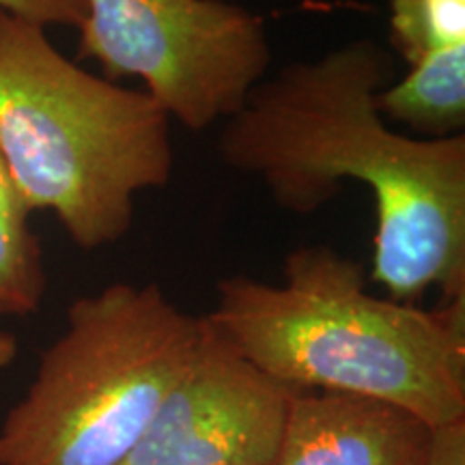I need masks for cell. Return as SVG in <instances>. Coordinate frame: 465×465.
Instances as JSON below:
<instances>
[{"mask_svg": "<svg viewBox=\"0 0 465 465\" xmlns=\"http://www.w3.org/2000/svg\"><path fill=\"white\" fill-rule=\"evenodd\" d=\"M209 323L291 391L399 407L431 429L465 422V298L438 308L380 298L328 246L287 254L282 282H218Z\"/></svg>", "mask_w": 465, "mask_h": 465, "instance_id": "cell-2", "label": "cell"}, {"mask_svg": "<svg viewBox=\"0 0 465 465\" xmlns=\"http://www.w3.org/2000/svg\"><path fill=\"white\" fill-rule=\"evenodd\" d=\"M203 317L158 284L72 302L25 397L0 424V465H121L194 358Z\"/></svg>", "mask_w": 465, "mask_h": 465, "instance_id": "cell-4", "label": "cell"}, {"mask_svg": "<svg viewBox=\"0 0 465 465\" xmlns=\"http://www.w3.org/2000/svg\"><path fill=\"white\" fill-rule=\"evenodd\" d=\"M391 42L410 65L465 44V0H391Z\"/></svg>", "mask_w": 465, "mask_h": 465, "instance_id": "cell-10", "label": "cell"}, {"mask_svg": "<svg viewBox=\"0 0 465 465\" xmlns=\"http://www.w3.org/2000/svg\"><path fill=\"white\" fill-rule=\"evenodd\" d=\"M391 75L371 39L289 63L224 121L218 151L293 213L317 212L347 179L364 183L375 199L373 281L411 304L433 287L465 298V134L391 130L377 104Z\"/></svg>", "mask_w": 465, "mask_h": 465, "instance_id": "cell-1", "label": "cell"}, {"mask_svg": "<svg viewBox=\"0 0 465 465\" xmlns=\"http://www.w3.org/2000/svg\"><path fill=\"white\" fill-rule=\"evenodd\" d=\"M0 155L31 212H54L80 248H100L132 229L141 192L171 182V119L0 9Z\"/></svg>", "mask_w": 465, "mask_h": 465, "instance_id": "cell-3", "label": "cell"}, {"mask_svg": "<svg viewBox=\"0 0 465 465\" xmlns=\"http://www.w3.org/2000/svg\"><path fill=\"white\" fill-rule=\"evenodd\" d=\"M28 216L31 209L0 155V315H31L45 295L42 246Z\"/></svg>", "mask_w": 465, "mask_h": 465, "instance_id": "cell-9", "label": "cell"}, {"mask_svg": "<svg viewBox=\"0 0 465 465\" xmlns=\"http://www.w3.org/2000/svg\"><path fill=\"white\" fill-rule=\"evenodd\" d=\"M433 433L380 401L295 391L274 465H427Z\"/></svg>", "mask_w": 465, "mask_h": 465, "instance_id": "cell-7", "label": "cell"}, {"mask_svg": "<svg viewBox=\"0 0 465 465\" xmlns=\"http://www.w3.org/2000/svg\"><path fill=\"white\" fill-rule=\"evenodd\" d=\"M0 9L25 17L39 26H83L86 17V0H0Z\"/></svg>", "mask_w": 465, "mask_h": 465, "instance_id": "cell-11", "label": "cell"}, {"mask_svg": "<svg viewBox=\"0 0 465 465\" xmlns=\"http://www.w3.org/2000/svg\"><path fill=\"white\" fill-rule=\"evenodd\" d=\"M17 356V341L14 334L0 330V369L9 366Z\"/></svg>", "mask_w": 465, "mask_h": 465, "instance_id": "cell-13", "label": "cell"}, {"mask_svg": "<svg viewBox=\"0 0 465 465\" xmlns=\"http://www.w3.org/2000/svg\"><path fill=\"white\" fill-rule=\"evenodd\" d=\"M293 392L203 317L194 358L121 465H274Z\"/></svg>", "mask_w": 465, "mask_h": 465, "instance_id": "cell-6", "label": "cell"}, {"mask_svg": "<svg viewBox=\"0 0 465 465\" xmlns=\"http://www.w3.org/2000/svg\"><path fill=\"white\" fill-rule=\"evenodd\" d=\"M386 121L405 125L411 136L440 141L465 127V44L433 52L405 78L383 86L377 97Z\"/></svg>", "mask_w": 465, "mask_h": 465, "instance_id": "cell-8", "label": "cell"}, {"mask_svg": "<svg viewBox=\"0 0 465 465\" xmlns=\"http://www.w3.org/2000/svg\"><path fill=\"white\" fill-rule=\"evenodd\" d=\"M427 465H465V422L435 429Z\"/></svg>", "mask_w": 465, "mask_h": 465, "instance_id": "cell-12", "label": "cell"}, {"mask_svg": "<svg viewBox=\"0 0 465 465\" xmlns=\"http://www.w3.org/2000/svg\"><path fill=\"white\" fill-rule=\"evenodd\" d=\"M78 56L113 83L141 78L168 119L203 132L242 108L272 45L263 17L226 0H86Z\"/></svg>", "mask_w": 465, "mask_h": 465, "instance_id": "cell-5", "label": "cell"}]
</instances>
